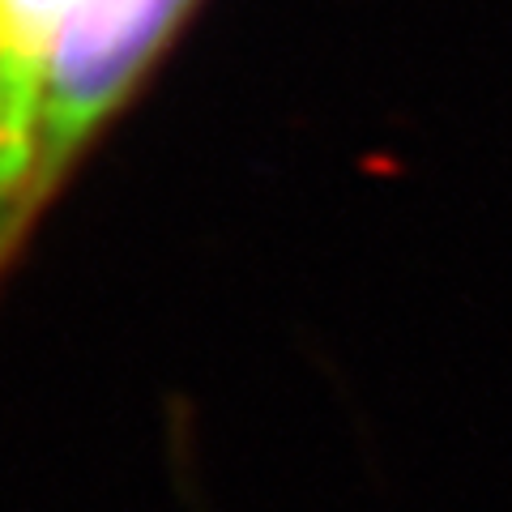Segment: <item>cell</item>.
<instances>
[{"label":"cell","instance_id":"obj_1","mask_svg":"<svg viewBox=\"0 0 512 512\" xmlns=\"http://www.w3.org/2000/svg\"><path fill=\"white\" fill-rule=\"evenodd\" d=\"M201 0H77L43 90L39 167L60 197L99 141L141 99Z\"/></svg>","mask_w":512,"mask_h":512},{"label":"cell","instance_id":"obj_2","mask_svg":"<svg viewBox=\"0 0 512 512\" xmlns=\"http://www.w3.org/2000/svg\"><path fill=\"white\" fill-rule=\"evenodd\" d=\"M73 5L77 0H0V295L56 210L39 167V116Z\"/></svg>","mask_w":512,"mask_h":512}]
</instances>
